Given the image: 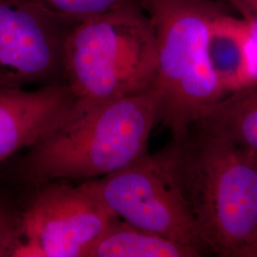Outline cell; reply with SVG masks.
Here are the masks:
<instances>
[{"mask_svg": "<svg viewBox=\"0 0 257 257\" xmlns=\"http://www.w3.org/2000/svg\"><path fill=\"white\" fill-rule=\"evenodd\" d=\"M156 66L155 30L138 1L77 21L64 46L71 112L151 90Z\"/></svg>", "mask_w": 257, "mask_h": 257, "instance_id": "3", "label": "cell"}, {"mask_svg": "<svg viewBox=\"0 0 257 257\" xmlns=\"http://www.w3.org/2000/svg\"><path fill=\"white\" fill-rule=\"evenodd\" d=\"M73 21H80L138 0H29Z\"/></svg>", "mask_w": 257, "mask_h": 257, "instance_id": "12", "label": "cell"}, {"mask_svg": "<svg viewBox=\"0 0 257 257\" xmlns=\"http://www.w3.org/2000/svg\"><path fill=\"white\" fill-rule=\"evenodd\" d=\"M164 149L206 251L238 256L257 236V156L193 126Z\"/></svg>", "mask_w": 257, "mask_h": 257, "instance_id": "2", "label": "cell"}, {"mask_svg": "<svg viewBox=\"0 0 257 257\" xmlns=\"http://www.w3.org/2000/svg\"><path fill=\"white\" fill-rule=\"evenodd\" d=\"M248 24L218 12L208 28L207 53L213 73L226 93L248 87Z\"/></svg>", "mask_w": 257, "mask_h": 257, "instance_id": "9", "label": "cell"}, {"mask_svg": "<svg viewBox=\"0 0 257 257\" xmlns=\"http://www.w3.org/2000/svg\"><path fill=\"white\" fill-rule=\"evenodd\" d=\"M200 251L118 217L90 250L88 257H198Z\"/></svg>", "mask_w": 257, "mask_h": 257, "instance_id": "11", "label": "cell"}, {"mask_svg": "<svg viewBox=\"0 0 257 257\" xmlns=\"http://www.w3.org/2000/svg\"><path fill=\"white\" fill-rule=\"evenodd\" d=\"M157 122L152 89L71 112L21 156L9 159L5 178L18 189L113 174L147 154Z\"/></svg>", "mask_w": 257, "mask_h": 257, "instance_id": "1", "label": "cell"}, {"mask_svg": "<svg viewBox=\"0 0 257 257\" xmlns=\"http://www.w3.org/2000/svg\"><path fill=\"white\" fill-rule=\"evenodd\" d=\"M155 30L157 120L180 138L226 92L207 53L208 28L217 13L210 0H138Z\"/></svg>", "mask_w": 257, "mask_h": 257, "instance_id": "4", "label": "cell"}, {"mask_svg": "<svg viewBox=\"0 0 257 257\" xmlns=\"http://www.w3.org/2000/svg\"><path fill=\"white\" fill-rule=\"evenodd\" d=\"M76 22L29 0H0V88L66 84L65 41Z\"/></svg>", "mask_w": 257, "mask_h": 257, "instance_id": "7", "label": "cell"}, {"mask_svg": "<svg viewBox=\"0 0 257 257\" xmlns=\"http://www.w3.org/2000/svg\"><path fill=\"white\" fill-rule=\"evenodd\" d=\"M21 240L16 256L88 257L115 216L92 179L18 188Z\"/></svg>", "mask_w": 257, "mask_h": 257, "instance_id": "5", "label": "cell"}, {"mask_svg": "<svg viewBox=\"0 0 257 257\" xmlns=\"http://www.w3.org/2000/svg\"><path fill=\"white\" fill-rule=\"evenodd\" d=\"M248 24V87L257 86V19H246Z\"/></svg>", "mask_w": 257, "mask_h": 257, "instance_id": "14", "label": "cell"}, {"mask_svg": "<svg viewBox=\"0 0 257 257\" xmlns=\"http://www.w3.org/2000/svg\"><path fill=\"white\" fill-rule=\"evenodd\" d=\"M20 240L18 201L0 194V257H15Z\"/></svg>", "mask_w": 257, "mask_h": 257, "instance_id": "13", "label": "cell"}, {"mask_svg": "<svg viewBox=\"0 0 257 257\" xmlns=\"http://www.w3.org/2000/svg\"><path fill=\"white\" fill-rule=\"evenodd\" d=\"M92 181L100 199L120 219L202 254L206 251L164 148Z\"/></svg>", "mask_w": 257, "mask_h": 257, "instance_id": "6", "label": "cell"}, {"mask_svg": "<svg viewBox=\"0 0 257 257\" xmlns=\"http://www.w3.org/2000/svg\"><path fill=\"white\" fill-rule=\"evenodd\" d=\"M74 105L66 84L35 90L0 88V165L61 124Z\"/></svg>", "mask_w": 257, "mask_h": 257, "instance_id": "8", "label": "cell"}, {"mask_svg": "<svg viewBox=\"0 0 257 257\" xmlns=\"http://www.w3.org/2000/svg\"><path fill=\"white\" fill-rule=\"evenodd\" d=\"M192 126L257 156V86L230 92L204 110Z\"/></svg>", "mask_w": 257, "mask_h": 257, "instance_id": "10", "label": "cell"}, {"mask_svg": "<svg viewBox=\"0 0 257 257\" xmlns=\"http://www.w3.org/2000/svg\"><path fill=\"white\" fill-rule=\"evenodd\" d=\"M244 14V19H257V0H229Z\"/></svg>", "mask_w": 257, "mask_h": 257, "instance_id": "15", "label": "cell"}, {"mask_svg": "<svg viewBox=\"0 0 257 257\" xmlns=\"http://www.w3.org/2000/svg\"><path fill=\"white\" fill-rule=\"evenodd\" d=\"M237 257H257V236L249 245L240 251Z\"/></svg>", "mask_w": 257, "mask_h": 257, "instance_id": "16", "label": "cell"}]
</instances>
